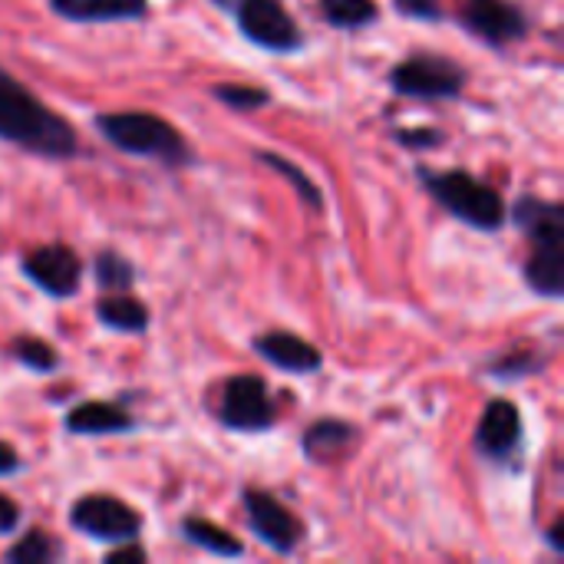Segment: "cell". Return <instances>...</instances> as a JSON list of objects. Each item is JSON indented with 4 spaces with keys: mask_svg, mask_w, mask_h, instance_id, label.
I'll return each instance as SVG.
<instances>
[{
    "mask_svg": "<svg viewBox=\"0 0 564 564\" xmlns=\"http://www.w3.org/2000/svg\"><path fill=\"white\" fill-rule=\"evenodd\" d=\"M0 142L40 159H73L79 152L76 129L33 96L17 76L0 66Z\"/></svg>",
    "mask_w": 564,
    "mask_h": 564,
    "instance_id": "1",
    "label": "cell"
},
{
    "mask_svg": "<svg viewBox=\"0 0 564 564\" xmlns=\"http://www.w3.org/2000/svg\"><path fill=\"white\" fill-rule=\"evenodd\" d=\"M96 129L112 149L126 155L152 159L162 169H185L195 162V152L188 149L185 135L155 112H139V109L99 112Z\"/></svg>",
    "mask_w": 564,
    "mask_h": 564,
    "instance_id": "2",
    "label": "cell"
},
{
    "mask_svg": "<svg viewBox=\"0 0 564 564\" xmlns=\"http://www.w3.org/2000/svg\"><path fill=\"white\" fill-rule=\"evenodd\" d=\"M416 178L426 188V195L463 225L476 231H499L509 225V205L502 202V195L492 185L479 182L473 172L420 165Z\"/></svg>",
    "mask_w": 564,
    "mask_h": 564,
    "instance_id": "3",
    "label": "cell"
},
{
    "mask_svg": "<svg viewBox=\"0 0 564 564\" xmlns=\"http://www.w3.org/2000/svg\"><path fill=\"white\" fill-rule=\"evenodd\" d=\"M212 3L235 17L248 43L268 53H297L304 46V30L288 13L284 0H212Z\"/></svg>",
    "mask_w": 564,
    "mask_h": 564,
    "instance_id": "4",
    "label": "cell"
},
{
    "mask_svg": "<svg viewBox=\"0 0 564 564\" xmlns=\"http://www.w3.org/2000/svg\"><path fill=\"white\" fill-rule=\"evenodd\" d=\"M466 83V66L443 53H410L390 69L393 93L410 99H456L463 96Z\"/></svg>",
    "mask_w": 564,
    "mask_h": 564,
    "instance_id": "5",
    "label": "cell"
},
{
    "mask_svg": "<svg viewBox=\"0 0 564 564\" xmlns=\"http://www.w3.org/2000/svg\"><path fill=\"white\" fill-rule=\"evenodd\" d=\"M215 416L231 433H268L278 420V406L258 373H238L225 380Z\"/></svg>",
    "mask_w": 564,
    "mask_h": 564,
    "instance_id": "6",
    "label": "cell"
},
{
    "mask_svg": "<svg viewBox=\"0 0 564 564\" xmlns=\"http://www.w3.org/2000/svg\"><path fill=\"white\" fill-rule=\"evenodd\" d=\"M69 525L93 539V542H102V545H119V542H129L142 532V516L122 502V499H112V496H83L73 502L69 509Z\"/></svg>",
    "mask_w": 564,
    "mask_h": 564,
    "instance_id": "7",
    "label": "cell"
},
{
    "mask_svg": "<svg viewBox=\"0 0 564 564\" xmlns=\"http://www.w3.org/2000/svg\"><path fill=\"white\" fill-rule=\"evenodd\" d=\"M473 446H476L479 459H486L492 466H512L525 446V423H522L519 406L502 397L489 400L476 423Z\"/></svg>",
    "mask_w": 564,
    "mask_h": 564,
    "instance_id": "8",
    "label": "cell"
},
{
    "mask_svg": "<svg viewBox=\"0 0 564 564\" xmlns=\"http://www.w3.org/2000/svg\"><path fill=\"white\" fill-rule=\"evenodd\" d=\"M241 506H245V522H248L251 535L264 549H271L274 555L297 552V545L304 542V525L288 512V506L281 499H274L264 489H245Z\"/></svg>",
    "mask_w": 564,
    "mask_h": 564,
    "instance_id": "9",
    "label": "cell"
},
{
    "mask_svg": "<svg viewBox=\"0 0 564 564\" xmlns=\"http://www.w3.org/2000/svg\"><path fill=\"white\" fill-rule=\"evenodd\" d=\"M23 278L53 301H69L83 284V261L69 245H40L20 261Z\"/></svg>",
    "mask_w": 564,
    "mask_h": 564,
    "instance_id": "10",
    "label": "cell"
},
{
    "mask_svg": "<svg viewBox=\"0 0 564 564\" xmlns=\"http://www.w3.org/2000/svg\"><path fill=\"white\" fill-rule=\"evenodd\" d=\"M459 23L492 50L522 43L532 30L525 10L512 0H466V7L459 10Z\"/></svg>",
    "mask_w": 564,
    "mask_h": 564,
    "instance_id": "11",
    "label": "cell"
},
{
    "mask_svg": "<svg viewBox=\"0 0 564 564\" xmlns=\"http://www.w3.org/2000/svg\"><path fill=\"white\" fill-rule=\"evenodd\" d=\"M251 350L261 360H268L274 370L294 373V377H307V373H317L324 367V354L311 340L288 334V330H268V334L254 337Z\"/></svg>",
    "mask_w": 564,
    "mask_h": 564,
    "instance_id": "12",
    "label": "cell"
},
{
    "mask_svg": "<svg viewBox=\"0 0 564 564\" xmlns=\"http://www.w3.org/2000/svg\"><path fill=\"white\" fill-rule=\"evenodd\" d=\"M63 430L69 436H126V433L135 430V420L116 403L89 400V403L73 406L63 416Z\"/></svg>",
    "mask_w": 564,
    "mask_h": 564,
    "instance_id": "13",
    "label": "cell"
},
{
    "mask_svg": "<svg viewBox=\"0 0 564 564\" xmlns=\"http://www.w3.org/2000/svg\"><path fill=\"white\" fill-rule=\"evenodd\" d=\"M509 218L525 231L532 245L545 241H564V208L562 202H549L539 195H522L512 208Z\"/></svg>",
    "mask_w": 564,
    "mask_h": 564,
    "instance_id": "14",
    "label": "cell"
},
{
    "mask_svg": "<svg viewBox=\"0 0 564 564\" xmlns=\"http://www.w3.org/2000/svg\"><path fill=\"white\" fill-rule=\"evenodd\" d=\"M50 10L69 23H122L142 20L149 0H50Z\"/></svg>",
    "mask_w": 564,
    "mask_h": 564,
    "instance_id": "15",
    "label": "cell"
},
{
    "mask_svg": "<svg viewBox=\"0 0 564 564\" xmlns=\"http://www.w3.org/2000/svg\"><path fill=\"white\" fill-rule=\"evenodd\" d=\"M525 284L532 294L545 301L564 297V241L532 245V254L525 261Z\"/></svg>",
    "mask_w": 564,
    "mask_h": 564,
    "instance_id": "16",
    "label": "cell"
},
{
    "mask_svg": "<svg viewBox=\"0 0 564 564\" xmlns=\"http://www.w3.org/2000/svg\"><path fill=\"white\" fill-rule=\"evenodd\" d=\"M357 440V426L347 423V420H317L314 426H307V433L301 436V453L314 463V466H324V463H334L337 456H344Z\"/></svg>",
    "mask_w": 564,
    "mask_h": 564,
    "instance_id": "17",
    "label": "cell"
},
{
    "mask_svg": "<svg viewBox=\"0 0 564 564\" xmlns=\"http://www.w3.org/2000/svg\"><path fill=\"white\" fill-rule=\"evenodd\" d=\"M96 321L116 334H145L152 314L142 301L129 297L126 291H106V297L96 301Z\"/></svg>",
    "mask_w": 564,
    "mask_h": 564,
    "instance_id": "18",
    "label": "cell"
},
{
    "mask_svg": "<svg viewBox=\"0 0 564 564\" xmlns=\"http://www.w3.org/2000/svg\"><path fill=\"white\" fill-rule=\"evenodd\" d=\"M182 539L192 542L195 549L208 552V555H218V558H241L245 555V545L241 539H235L231 532H225L221 525L208 522V519H198V516H188L182 519Z\"/></svg>",
    "mask_w": 564,
    "mask_h": 564,
    "instance_id": "19",
    "label": "cell"
},
{
    "mask_svg": "<svg viewBox=\"0 0 564 564\" xmlns=\"http://www.w3.org/2000/svg\"><path fill=\"white\" fill-rule=\"evenodd\" d=\"M317 10L334 30H364L380 20L377 0H317Z\"/></svg>",
    "mask_w": 564,
    "mask_h": 564,
    "instance_id": "20",
    "label": "cell"
},
{
    "mask_svg": "<svg viewBox=\"0 0 564 564\" xmlns=\"http://www.w3.org/2000/svg\"><path fill=\"white\" fill-rule=\"evenodd\" d=\"M59 558H63V545L50 532H43V529H30L3 555L7 564H53L59 562Z\"/></svg>",
    "mask_w": 564,
    "mask_h": 564,
    "instance_id": "21",
    "label": "cell"
},
{
    "mask_svg": "<svg viewBox=\"0 0 564 564\" xmlns=\"http://www.w3.org/2000/svg\"><path fill=\"white\" fill-rule=\"evenodd\" d=\"M258 162H264L271 172H278V175L297 192V198H301L311 212H324V195H321V188L307 178L304 169H297L291 159H284V155H278V152H258Z\"/></svg>",
    "mask_w": 564,
    "mask_h": 564,
    "instance_id": "22",
    "label": "cell"
},
{
    "mask_svg": "<svg viewBox=\"0 0 564 564\" xmlns=\"http://www.w3.org/2000/svg\"><path fill=\"white\" fill-rule=\"evenodd\" d=\"M93 278L102 291H129L135 284V264L122 251L102 248L93 258Z\"/></svg>",
    "mask_w": 564,
    "mask_h": 564,
    "instance_id": "23",
    "label": "cell"
},
{
    "mask_svg": "<svg viewBox=\"0 0 564 564\" xmlns=\"http://www.w3.org/2000/svg\"><path fill=\"white\" fill-rule=\"evenodd\" d=\"M10 357L33 373H56L59 370V354L40 337H13Z\"/></svg>",
    "mask_w": 564,
    "mask_h": 564,
    "instance_id": "24",
    "label": "cell"
},
{
    "mask_svg": "<svg viewBox=\"0 0 564 564\" xmlns=\"http://www.w3.org/2000/svg\"><path fill=\"white\" fill-rule=\"evenodd\" d=\"M212 96L235 112H254V109H264L271 102L268 89L245 86V83H218V86H212Z\"/></svg>",
    "mask_w": 564,
    "mask_h": 564,
    "instance_id": "25",
    "label": "cell"
},
{
    "mask_svg": "<svg viewBox=\"0 0 564 564\" xmlns=\"http://www.w3.org/2000/svg\"><path fill=\"white\" fill-rule=\"evenodd\" d=\"M486 370H489V377H496L502 383H512V380H525V377L545 370V360L539 354H506L502 360L489 364Z\"/></svg>",
    "mask_w": 564,
    "mask_h": 564,
    "instance_id": "26",
    "label": "cell"
},
{
    "mask_svg": "<svg viewBox=\"0 0 564 564\" xmlns=\"http://www.w3.org/2000/svg\"><path fill=\"white\" fill-rule=\"evenodd\" d=\"M393 139L406 149H440L446 142V132H440V129H393Z\"/></svg>",
    "mask_w": 564,
    "mask_h": 564,
    "instance_id": "27",
    "label": "cell"
},
{
    "mask_svg": "<svg viewBox=\"0 0 564 564\" xmlns=\"http://www.w3.org/2000/svg\"><path fill=\"white\" fill-rule=\"evenodd\" d=\"M397 13L406 17V20H423V23H433L443 17V3L440 0H393Z\"/></svg>",
    "mask_w": 564,
    "mask_h": 564,
    "instance_id": "28",
    "label": "cell"
},
{
    "mask_svg": "<svg viewBox=\"0 0 564 564\" xmlns=\"http://www.w3.org/2000/svg\"><path fill=\"white\" fill-rule=\"evenodd\" d=\"M145 562H149V552H145L135 539L112 545V552L106 555V564H145Z\"/></svg>",
    "mask_w": 564,
    "mask_h": 564,
    "instance_id": "29",
    "label": "cell"
},
{
    "mask_svg": "<svg viewBox=\"0 0 564 564\" xmlns=\"http://www.w3.org/2000/svg\"><path fill=\"white\" fill-rule=\"evenodd\" d=\"M17 525H20V506L13 499L0 496V535L17 532Z\"/></svg>",
    "mask_w": 564,
    "mask_h": 564,
    "instance_id": "30",
    "label": "cell"
},
{
    "mask_svg": "<svg viewBox=\"0 0 564 564\" xmlns=\"http://www.w3.org/2000/svg\"><path fill=\"white\" fill-rule=\"evenodd\" d=\"M23 469V463H20V453L10 446V443H0V479H7V476H17Z\"/></svg>",
    "mask_w": 564,
    "mask_h": 564,
    "instance_id": "31",
    "label": "cell"
},
{
    "mask_svg": "<svg viewBox=\"0 0 564 564\" xmlns=\"http://www.w3.org/2000/svg\"><path fill=\"white\" fill-rule=\"evenodd\" d=\"M545 545H549L555 555H562L564 552V516H558V519L552 522V529L545 532Z\"/></svg>",
    "mask_w": 564,
    "mask_h": 564,
    "instance_id": "32",
    "label": "cell"
}]
</instances>
